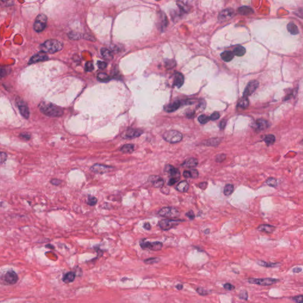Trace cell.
<instances>
[{
  "mask_svg": "<svg viewBox=\"0 0 303 303\" xmlns=\"http://www.w3.org/2000/svg\"><path fill=\"white\" fill-rule=\"evenodd\" d=\"M248 282L252 284L262 286H270L275 284L279 281L278 279L272 278H249L248 279Z\"/></svg>",
  "mask_w": 303,
  "mask_h": 303,
  "instance_id": "3",
  "label": "cell"
},
{
  "mask_svg": "<svg viewBox=\"0 0 303 303\" xmlns=\"http://www.w3.org/2000/svg\"><path fill=\"white\" fill-rule=\"evenodd\" d=\"M233 185L232 184H227L224 188V194L225 195L228 196L232 194L233 191Z\"/></svg>",
  "mask_w": 303,
  "mask_h": 303,
  "instance_id": "35",
  "label": "cell"
},
{
  "mask_svg": "<svg viewBox=\"0 0 303 303\" xmlns=\"http://www.w3.org/2000/svg\"><path fill=\"white\" fill-rule=\"evenodd\" d=\"M165 172L168 174L169 175H170V176L171 177V178H176L179 179H180L181 174L179 171L171 165H167L165 166Z\"/></svg>",
  "mask_w": 303,
  "mask_h": 303,
  "instance_id": "17",
  "label": "cell"
},
{
  "mask_svg": "<svg viewBox=\"0 0 303 303\" xmlns=\"http://www.w3.org/2000/svg\"><path fill=\"white\" fill-rule=\"evenodd\" d=\"M160 260V258H150L144 260V262L146 264L152 265L156 263H157Z\"/></svg>",
  "mask_w": 303,
  "mask_h": 303,
  "instance_id": "36",
  "label": "cell"
},
{
  "mask_svg": "<svg viewBox=\"0 0 303 303\" xmlns=\"http://www.w3.org/2000/svg\"><path fill=\"white\" fill-rule=\"evenodd\" d=\"M161 191L163 193H164V194H169V188H166V187H162L161 188Z\"/></svg>",
  "mask_w": 303,
  "mask_h": 303,
  "instance_id": "60",
  "label": "cell"
},
{
  "mask_svg": "<svg viewBox=\"0 0 303 303\" xmlns=\"http://www.w3.org/2000/svg\"><path fill=\"white\" fill-rule=\"evenodd\" d=\"M143 227H144L145 229H146V230H150V229H151V226H150V225L149 223H145V225H144V226H143Z\"/></svg>",
  "mask_w": 303,
  "mask_h": 303,
  "instance_id": "61",
  "label": "cell"
},
{
  "mask_svg": "<svg viewBox=\"0 0 303 303\" xmlns=\"http://www.w3.org/2000/svg\"><path fill=\"white\" fill-rule=\"evenodd\" d=\"M179 179H176V178H170V179L168 181V185L169 186H171V185H174L176 183H177V182L179 181Z\"/></svg>",
  "mask_w": 303,
  "mask_h": 303,
  "instance_id": "54",
  "label": "cell"
},
{
  "mask_svg": "<svg viewBox=\"0 0 303 303\" xmlns=\"http://www.w3.org/2000/svg\"><path fill=\"white\" fill-rule=\"evenodd\" d=\"M246 53V49L243 46H237L233 50V55L237 56H244Z\"/></svg>",
  "mask_w": 303,
  "mask_h": 303,
  "instance_id": "31",
  "label": "cell"
},
{
  "mask_svg": "<svg viewBox=\"0 0 303 303\" xmlns=\"http://www.w3.org/2000/svg\"><path fill=\"white\" fill-rule=\"evenodd\" d=\"M208 142H209V144H210L209 145L216 146L218 145V144L221 142V140H219V139H210L209 141H208Z\"/></svg>",
  "mask_w": 303,
  "mask_h": 303,
  "instance_id": "46",
  "label": "cell"
},
{
  "mask_svg": "<svg viewBox=\"0 0 303 303\" xmlns=\"http://www.w3.org/2000/svg\"><path fill=\"white\" fill-rule=\"evenodd\" d=\"M101 54L104 59L107 60H111L113 57L112 52L106 48L101 49Z\"/></svg>",
  "mask_w": 303,
  "mask_h": 303,
  "instance_id": "32",
  "label": "cell"
},
{
  "mask_svg": "<svg viewBox=\"0 0 303 303\" xmlns=\"http://www.w3.org/2000/svg\"><path fill=\"white\" fill-rule=\"evenodd\" d=\"M255 125H256V129H258L259 130H260V131L261 130H264L267 129L268 127V126H269L268 123L267 122L266 120H263V119H259V120H258L256 122Z\"/></svg>",
  "mask_w": 303,
  "mask_h": 303,
  "instance_id": "22",
  "label": "cell"
},
{
  "mask_svg": "<svg viewBox=\"0 0 303 303\" xmlns=\"http://www.w3.org/2000/svg\"><path fill=\"white\" fill-rule=\"evenodd\" d=\"M97 203V198H96L95 197H92V196H90V197H88V201H87V204H88L89 206H95Z\"/></svg>",
  "mask_w": 303,
  "mask_h": 303,
  "instance_id": "41",
  "label": "cell"
},
{
  "mask_svg": "<svg viewBox=\"0 0 303 303\" xmlns=\"http://www.w3.org/2000/svg\"><path fill=\"white\" fill-rule=\"evenodd\" d=\"M302 268H300V267H295L293 269V272L294 273H296V274H298V273H300L301 272H302Z\"/></svg>",
  "mask_w": 303,
  "mask_h": 303,
  "instance_id": "58",
  "label": "cell"
},
{
  "mask_svg": "<svg viewBox=\"0 0 303 303\" xmlns=\"http://www.w3.org/2000/svg\"><path fill=\"white\" fill-rule=\"evenodd\" d=\"M19 137L22 139L24 140H29L31 139L30 134H29L28 133H26V132L20 133L19 135Z\"/></svg>",
  "mask_w": 303,
  "mask_h": 303,
  "instance_id": "47",
  "label": "cell"
},
{
  "mask_svg": "<svg viewBox=\"0 0 303 303\" xmlns=\"http://www.w3.org/2000/svg\"><path fill=\"white\" fill-rule=\"evenodd\" d=\"M198 119L199 122L201 124H206V123H207L209 122V120H210L209 117H207L206 115H203V114L199 116Z\"/></svg>",
  "mask_w": 303,
  "mask_h": 303,
  "instance_id": "38",
  "label": "cell"
},
{
  "mask_svg": "<svg viewBox=\"0 0 303 303\" xmlns=\"http://www.w3.org/2000/svg\"><path fill=\"white\" fill-rule=\"evenodd\" d=\"M50 183L52 185H53L57 186V185H59L60 184L62 183V181L59 179L54 178V179H52L50 180Z\"/></svg>",
  "mask_w": 303,
  "mask_h": 303,
  "instance_id": "50",
  "label": "cell"
},
{
  "mask_svg": "<svg viewBox=\"0 0 303 303\" xmlns=\"http://www.w3.org/2000/svg\"><path fill=\"white\" fill-rule=\"evenodd\" d=\"M94 69L93 64L91 62H88L85 65V70L87 72H91Z\"/></svg>",
  "mask_w": 303,
  "mask_h": 303,
  "instance_id": "49",
  "label": "cell"
},
{
  "mask_svg": "<svg viewBox=\"0 0 303 303\" xmlns=\"http://www.w3.org/2000/svg\"><path fill=\"white\" fill-rule=\"evenodd\" d=\"M190 171L191 172V178H198L199 174H198V172L197 170H196L195 169H191Z\"/></svg>",
  "mask_w": 303,
  "mask_h": 303,
  "instance_id": "51",
  "label": "cell"
},
{
  "mask_svg": "<svg viewBox=\"0 0 303 303\" xmlns=\"http://www.w3.org/2000/svg\"><path fill=\"white\" fill-rule=\"evenodd\" d=\"M120 150L123 153H132L134 150V146L132 144H126L121 147Z\"/></svg>",
  "mask_w": 303,
  "mask_h": 303,
  "instance_id": "27",
  "label": "cell"
},
{
  "mask_svg": "<svg viewBox=\"0 0 303 303\" xmlns=\"http://www.w3.org/2000/svg\"><path fill=\"white\" fill-rule=\"evenodd\" d=\"M97 65H98V66L99 69H105L106 67H107V63L105 62H101V61H98L97 62Z\"/></svg>",
  "mask_w": 303,
  "mask_h": 303,
  "instance_id": "53",
  "label": "cell"
},
{
  "mask_svg": "<svg viewBox=\"0 0 303 303\" xmlns=\"http://www.w3.org/2000/svg\"><path fill=\"white\" fill-rule=\"evenodd\" d=\"M189 184L186 181H183L177 185L176 190L181 192H186L189 190Z\"/></svg>",
  "mask_w": 303,
  "mask_h": 303,
  "instance_id": "20",
  "label": "cell"
},
{
  "mask_svg": "<svg viewBox=\"0 0 303 303\" xmlns=\"http://www.w3.org/2000/svg\"><path fill=\"white\" fill-rule=\"evenodd\" d=\"M292 300L296 303H302L303 302V296L302 294L293 297L291 298Z\"/></svg>",
  "mask_w": 303,
  "mask_h": 303,
  "instance_id": "43",
  "label": "cell"
},
{
  "mask_svg": "<svg viewBox=\"0 0 303 303\" xmlns=\"http://www.w3.org/2000/svg\"><path fill=\"white\" fill-rule=\"evenodd\" d=\"M75 277H76L75 272H72V271L68 272L64 275V276L62 278V281L64 282H65V284H69V283H71V282H73V281L75 279Z\"/></svg>",
  "mask_w": 303,
  "mask_h": 303,
  "instance_id": "19",
  "label": "cell"
},
{
  "mask_svg": "<svg viewBox=\"0 0 303 303\" xmlns=\"http://www.w3.org/2000/svg\"><path fill=\"white\" fill-rule=\"evenodd\" d=\"M249 106V101L248 98L243 97L241 99H240V101L238 103L237 107L241 108L242 109H245L247 108Z\"/></svg>",
  "mask_w": 303,
  "mask_h": 303,
  "instance_id": "33",
  "label": "cell"
},
{
  "mask_svg": "<svg viewBox=\"0 0 303 303\" xmlns=\"http://www.w3.org/2000/svg\"><path fill=\"white\" fill-rule=\"evenodd\" d=\"M1 281L5 285H14L18 282V276L15 271L10 270L1 277Z\"/></svg>",
  "mask_w": 303,
  "mask_h": 303,
  "instance_id": "5",
  "label": "cell"
},
{
  "mask_svg": "<svg viewBox=\"0 0 303 303\" xmlns=\"http://www.w3.org/2000/svg\"><path fill=\"white\" fill-rule=\"evenodd\" d=\"M198 162L197 159L194 158V157H191V158H188V159H187L182 165L192 169V168L197 167L198 165Z\"/></svg>",
  "mask_w": 303,
  "mask_h": 303,
  "instance_id": "21",
  "label": "cell"
},
{
  "mask_svg": "<svg viewBox=\"0 0 303 303\" xmlns=\"http://www.w3.org/2000/svg\"><path fill=\"white\" fill-rule=\"evenodd\" d=\"M181 220L165 219L160 221L158 223L159 227L163 230H169L177 226Z\"/></svg>",
  "mask_w": 303,
  "mask_h": 303,
  "instance_id": "9",
  "label": "cell"
},
{
  "mask_svg": "<svg viewBox=\"0 0 303 303\" xmlns=\"http://www.w3.org/2000/svg\"><path fill=\"white\" fill-rule=\"evenodd\" d=\"M258 229L260 232H265L267 233H271L275 230V227L269 225H262L258 227Z\"/></svg>",
  "mask_w": 303,
  "mask_h": 303,
  "instance_id": "24",
  "label": "cell"
},
{
  "mask_svg": "<svg viewBox=\"0 0 303 303\" xmlns=\"http://www.w3.org/2000/svg\"><path fill=\"white\" fill-rule=\"evenodd\" d=\"M257 264L261 266L266 268H275L279 267L280 265V263H274V262H267L263 260H259L257 262Z\"/></svg>",
  "mask_w": 303,
  "mask_h": 303,
  "instance_id": "26",
  "label": "cell"
},
{
  "mask_svg": "<svg viewBox=\"0 0 303 303\" xmlns=\"http://www.w3.org/2000/svg\"><path fill=\"white\" fill-rule=\"evenodd\" d=\"M187 217H188L190 220H194L195 218V214L194 212L192 210L189 211L188 213H186Z\"/></svg>",
  "mask_w": 303,
  "mask_h": 303,
  "instance_id": "55",
  "label": "cell"
},
{
  "mask_svg": "<svg viewBox=\"0 0 303 303\" xmlns=\"http://www.w3.org/2000/svg\"><path fill=\"white\" fill-rule=\"evenodd\" d=\"M181 106V102L179 101H175L173 102L172 103L168 105L165 108V110L168 113H171L176 111Z\"/></svg>",
  "mask_w": 303,
  "mask_h": 303,
  "instance_id": "23",
  "label": "cell"
},
{
  "mask_svg": "<svg viewBox=\"0 0 303 303\" xmlns=\"http://www.w3.org/2000/svg\"><path fill=\"white\" fill-rule=\"evenodd\" d=\"M113 169V168L111 167H110L108 165H105L99 164H94V165H92L91 167V170L93 172H94L95 174H103L107 173V172L111 171Z\"/></svg>",
  "mask_w": 303,
  "mask_h": 303,
  "instance_id": "10",
  "label": "cell"
},
{
  "mask_svg": "<svg viewBox=\"0 0 303 303\" xmlns=\"http://www.w3.org/2000/svg\"><path fill=\"white\" fill-rule=\"evenodd\" d=\"M140 246L143 249H149L153 251H159L163 247V244L160 241L149 242L146 241L145 239L140 241Z\"/></svg>",
  "mask_w": 303,
  "mask_h": 303,
  "instance_id": "6",
  "label": "cell"
},
{
  "mask_svg": "<svg viewBox=\"0 0 303 303\" xmlns=\"http://www.w3.org/2000/svg\"><path fill=\"white\" fill-rule=\"evenodd\" d=\"M184 82V77L183 75L179 73L176 72L175 73L174 75V83L173 85L175 87H176L178 88H180L183 85Z\"/></svg>",
  "mask_w": 303,
  "mask_h": 303,
  "instance_id": "18",
  "label": "cell"
},
{
  "mask_svg": "<svg viewBox=\"0 0 303 303\" xmlns=\"http://www.w3.org/2000/svg\"><path fill=\"white\" fill-rule=\"evenodd\" d=\"M142 133L143 131L141 130L135 129H129L123 133V134H122V137L125 139H132L139 137Z\"/></svg>",
  "mask_w": 303,
  "mask_h": 303,
  "instance_id": "12",
  "label": "cell"
},
{
  "mask_svg": "<svg viewBox=\"0 0 303 303\" xmlns=\"http://www.w3.org/2000/svg\"><path fill=\"white\" fill-rule=\"evenodd\" d=\"M226 158V155L225 153H220L216 156V161L218 163H221L224 161Z\"/></svg>",
  "mask_w": 303,
  "mask_h": 303,
  "instance_id": "40",
  "label": "cell"
},
{
  "mask_svg": "<svg viewBox=\"0 0 303 303\" xmlns=\"http://www.w3.org/2000/svg\"><path fill=\"white\" fill-rule=\"evenodd\" d=\"M288 31L293 35H296L299 33V30L298 27L294 23H290L287 25Z\"/></svg>",
  "mask_w": 303,
  "mask_h": 303,
  "instance_id": "29",
  "label": "cell"
},
{
  "mask_svg": "<svg viewBox=\"0 0 303 303\" xmlns=\"http://www.w3.org/2000/svg\"><path fill=\"white\" fill-rule=\"evenodd\" d=\"M196 291L197 292V293L200 295H202V296H205V295H207L208 294H209V291L206 290V289L203 288H201V287H198L196 289Z\"/></svg>",
  "mask_w": 303,
  "mask_h": 303,
  "instance_id": "39",
  "label": "cell"
},
{
  "mask_svg": "<svg viewBox=\"0 0 303 303\" xmlns=\"http://www.w3.org/2000/svg\"><path fill=\"white\" fill-rule=\"evenodd\" d=\"M149 181L155 188H162L164 185V180L159 176L151 175L149 177Z\"/></svg>",
  "mask_w": 303,
  "mask_h": 303,
  "instance_id": "15",
  "label": "cell"
},
{
  "mask_svg": "<svg viewBox=\"0 0 303 303\" xmlns=\"http://www.w3.org/2000/svg\"><path fill=\"white\" fill-rule=\"evenodd\" d=\"M175 287H176V288L178 290H182L183 289V288H184V286H183V284H179L176 285Z\"/></svg>",
  "mask_w": 303,
  "mask_h": 303,
  "instance_id": "62",
  "label": "cell"
},
{
  "mask_svg": "<svg viewBox=\"0 0 303 303\" xmlns=\"http://www.w3.org/2000/svg\"><path fill=\"white\" fill-rule=\"evenodd\" d=\"M17 104L20 114L22 115L23 117L28 119L30 116V111L27 104L24 101L20 99H17Z\"/></svg>",
  "mask_w": 303,
  "mask_h": 303,
  "instance_id": "11",
  "label": "cell"
},
{
  "mask_svg": "<svg viewBox=\"0 0 303 303\" xmlns=\"http://www.w3.org/2000/svg\"><path fill=\"white\" fill-rule=\"evenodd\" d=\"M98 79L101 82L106 83L110 80V76L105 73H99L97 76Z\"/></svg>",
  "mask_w": 303,
  "mask_h": 303,
  "instance_id": "34",
  "label": "cell"
},
{
  "mask_svg": "<svg viewBox=\"0 0 303 303\" xmlns=\"http://www.w3.org/2000/svg\"><path fill=\"white\" fill-rule=\"evenodd\" d=\"M266 183H267V185H268L269 186L272 187H276L277 186V181H276V179L275 178H272V177L269 178L267 180Z\"/></svg>",
  "mask_w": 303,
  "mask_h": 303,
  "instance_id": "37",
  "label": "cell"
},
{
  "mask_svg": "<svg viewBox=\"0 0 303 303\" xmlns=\"http://www.w3.org/2000/svg\"><path fill=\"white\" fill-rule=\"evenodd\" d=\"M226 122L225 120H223L221 121L220 124V128L221 129H224V128L226 126Z\"/></svg>",
  "mask_w": 303,
  "mask_h": 303,
  "instance_id": "59",
  "label": "cell"
},
{
  "mask_svg": "<svg viewBox=\"0 0 303 303\" xmlns=\"http://www.w3.org/2000/svg\"><path fill=\"white\" fill-rule=\"evenodd\" d=\"M63 46L64 45L61 42L55 39H50L43 43L40 48L42 52L45 53H54L62 50Z\"/></svg>",
  "mask_w": 303,
  "mask_h": 303,
  "instance_id": "2",
  "label": "cell"
},
{
  "mask_svg": "<svg viewBox=\"0 0 303 303\" xmlns=\"http://www.w3.org/2000/svg\"><path fill=\"white\" fill-rule=\"evenodd\" d=\"M46 246L47 248H51V249H54V247H53V246L52 245H46Z\"/></svg>",
  "mask_w": 303,
  "mask_h": 303,
  "instance_id": "63",
  "label": "cell"
},
{
  "mask_svg": "<svg viewBox=\"0 0 303 303\" xmlns=\"http://www.w3.org/2000/svg\"><path fill=\"white\" fill-rule=\"evenodd\" d=\"M223 287L226 290H227V291H232V290H234V288H235V287L233 285H232V284L229 283V282H227V283L223 285Z\"/></svg>",
  "mask_w": 303,
  "mask_h": 303,
  "instance_id": "48",
  "label": "cell"
},
{
  "mask_svg": "<svg viewBox=\"0 0 303 303\" xmlns=\"http://www.w3.org/2000/svg\"><path fill=\"white\" fill-rule=\"evenodd\" d=\"M238 12L241 14V15H250L251 14H252L253 13V10L249 7H248V6H242L241 7H240L239 9H238Z\"/></svg>",
  "mask_w": 303,
  "mask_h": 303,
  "instance_id": "28",
  "label": "cell"
},
{
  "mask_svg": "<svg viewBox=\"0 0 303 303\" xmlns=\"http://www.w3.org/2000/svg\"><path fill=\"white\" fill-rule=\"evenodd\" d=\"M183 137V134L176 130L167 131L163 135L164 140L170 143H178L182 140Z\"/></svg>",
  "mask_w": 303,
  "mask_h": 303,
  "instance_id": "4",
  "label": "cell"
},
{
  "mask_svg": "<svg viewBox=\"0 0 303 303\" xmlns=\"http://www.w3.org/2000/svg\"><path fill=\"white\" fill-rule=\"evenodd\" d=\"M248 293L246 290H242L239 295L240 298L245 300H247L248 299Z\"/></svg>",
  "mask_w": 303,
  "mask_h": 303,
  "instance_id": "44",
  "label": "cell"
},
{
  "mask_svg": "<svg viewBox=\"0 0 303 303\" xmlns=\"http://www.w3.org/2000/svg\"><path fill=\"white\" fill-rule=\"evenodd\" d=\"M258 85L259 83L256 80H252V81L249 82L244 92V97L248 98L249 96L251 95L256 91Z\"/></svg>",
  "mask_w": 303,
  "mask_h": 303,
  "instance_id": "13",
  "label": "cell"
},
{
  "mask_svg": "<svg viewBox=\"0 0 303 303\" xmlns=\"http://www.w3.org/2000/svg\"><path fill=\"white\" fill-rule=\"evenodd\" d=\"M183 176L186 178H191V172L190 171H184V173H183Z\"/></svg>",
  "mask_w": 303,
  "mask_h": 303,
  "instance_id": "57",
  "label": "cell"
},
{
  "mask_svg": "<svg viewBox=\"0 0 303 303\" xmlns=\"http://www.w3.org/2000/svg\"><path fill=\"white\" fill-rule=\"evenodd\" d=\"M158 214L159 216L166 218H175L179 215V211L174 208L171 207H166L161 209Z\"/></svg>",
  "mask_w": 303,
  "mask_h": 303,
  "instance_id": "8",
  "label": "cell"
},
{
  "mask_svg": "<svg viewBox=\"0 0 303 303\" xmlns=\"http://www.w3.org/2000/svg\"><path fill=\"white\" fill-rule=\"evenodd\" d=\"M207 185H208V184L206 183V182H202V183H199V185H198L199 187L201 189H202V190H205V189H206Z\"/></svg>",
  "mask_w": 303,
  "mask_h": 303,
  "instance_id": "56",
  "label": "cell"
},
{
  "mask_svg": "<svg viewBox=\"0 0 303 303\" xmlns=\"http://www.w3.org/2000/svg\"><path fill=\"white\" fill-rule=\"evenodd\" d=\"M69 37L72 40H78V39L80 38V37H81V36H80V34L79 33H75V32H71L69 34Z\"/></svg>",
  "mask_w": 303,
  "mask_h": 303,
  "instance_id": "45",
  "label": "cell"
},
{
  "mask_svg": "<svg viewBox=\"0 0 303 303\" xmlns=\"http://www.w3.org/2000/svg\"><path fill=\"white\" fill-rule=\"evenodd\" d=\"M263 141L268 146H270L275 142V137L273 134H268L264 137Z\"/></svg>",
  "mask_w": 303,
  "mask_h": 303,
  "instance_id": "30",
  "label": "cell"
},
{
  "mask_svg": "<svg viewBox=\"0 0 303 303\" xmlns=\"http://www.w3.org/2000/svg\"><path fill=\"white\" fill-rule=\"evenodd\" d=\"M48 59H49V57L47 56V55L45 53L42 52H40V53L33 56L31 57V59H30L29 64H35V63L39 62H43V61H45V60H47Z\"/></svg>",
  "mask_w": 303,
  "mask_h": 303,
  "instance_id": "16",
  "label": "cell"
},
{
  "mask_svg": "<svg viewBox=\"0 0 303 303\" xmlns=\"http://www.w3.org/2000/svg\"><path fill=\"white\" fill-rule=\"evenodd\" d=\"M8 155L4 152H0V164H3L7 160Z\"/></svg>",
  "mask_w": 303,
  "mask_h": 303,
  "instance_id": "42",
  "label": "cell"
},
{
  "mask_svg": "<svg viewBox=\"0 0 303 303\" xmlns=\"http://www.w3.org/2000/svg\"><path fill=\"white\" fill-rule=\"evenodd\" d=\"M220 118V114L218 113V112H214V113H213L210 117H209L210 120H216L217 119H218Z\"/></svg>",
  "mask_w": 303,
  "mask_h": 303,
  "instance_id": "52",
  "label": "cell"
},
{
  "mask_svg": "<svg viewBox=\"0 0 303 303\" xmlns=\"http://www.w3.org/2000/svg\"><path fill=\"white\" fill-rule=\"evenodd\" d=\"M48 18L43 14H39L36 18L33 25V29L36 32H41L45 30L47 25Z\"/></svg>",
  "mask_w": 303,
  "mask_h": 303,
  "instance_id": "7",
  "label": "cell"
},
{
  "mask_svg": "<svg viewBox=\"0 0 303 303\" xmlns=\"http://www.w3.org/2000/svg\"><path fill=\"white\" fill-rule=\"evenodd\" d=\"M38 108L43 114L51 117H60L64 114L62 108L49 102H42L39 104Z\"/></svg>",
  "mask_w": 303,
  "mask_h": 303,
  "instance_id": "1",
  "label": "cell"
},
{
  "mask_svg": "<svg viewBox=\"0 0 303 303\" xmlns=\"http://www.w3.org/2000/svg\"><path fill=\"white\" fill-rule=\"evenodd\" d=\"M221 59H223L225 62H228L231 61L233 59L234 55L233 52L231 51H225L221 53Z\"/></svg>",
  "mask_w": 303,
  "mask_h": 303,
  "instance_id": "25",
  "label": "cell"
},
{
  "mask_svg": "<svg viewBox=\"0 0 303 303\" xmlns=\"http://www.w3.org/2000/svg\"><path fill=\"white\" fill-rule=\"evenodd\" d=\"M234 15V12L233 9H225L222 11L218 15V19L221 22H225L226 20H230L232 18Z\"/></svg>",
  "mask_w": 303,
  "mask_h": 303,
  "instance_id": "14",
  "label": "cell"
}]
</instances>
